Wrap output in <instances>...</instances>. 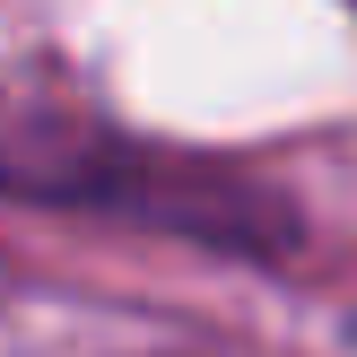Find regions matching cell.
<instances>
[{"instance_id":"obj_1","label":"cell","mask_w":357,"mask_h":357,"mask_svg":"<svg viewBox=\"0 0 357 357\" xmlns=\"http://www.w3.org/2000/svg\"><path fill=\"white\" fill-rule=\"evenodd\" d=\"M0 183L26 209L122 218V227L192 244V253L253 261V271H279L305 244L296 201L279 183H261L244 157H209V149L122 131L96 105H17L9 131H0Z\"/></svg>"},{"instance_id":"obj_2","label":"cell","mask_w":357,"mask_h":357,"mask_svg":"<svg viewBox=\"0 0 357 357\" xmlns=\"http://www.w3.org/2000/svg\"><path fill=\"white\" fill-rule=\"evenodd\" d=\"M340 340H349V357H357V314H349V323H340Z\"/></svg>"}]
</instances>
